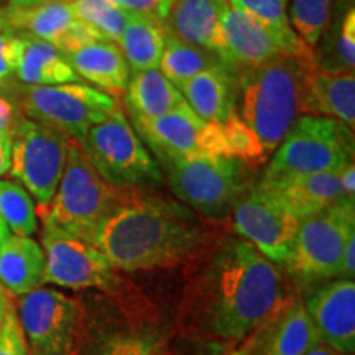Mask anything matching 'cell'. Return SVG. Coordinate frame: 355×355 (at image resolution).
<instances>
[{
	"instance_id": "cell-1",
	"label": "cell",
	"mask_w": 355,
	"mask_h": 355,
	"mask_svg": "<svg viewBox=\"0 0 355 355\" xmlns=\"http://www.w3.org/2000/svg\"><path fill=\"white\" fill-rule=\"evenodd\" d=\"M290 303L277 263L243 239H230L186 286L178 327L204 343H241Z\"/></svg>"
},
{
	"instance_id": "cell-2",
	"label": "cell",
	"mask_w": 355,
	"mask_h": 355,
	"mask_svg": "<svg viewBox=\"0 0 355 355\" xmlns=\"http://www.w3.org/2000/svg\"><path fill=\"white\" fill-rule=\"evenodd\" d=\"M206 232L198 216L175 201L141 193L107 219L94 245L115 270L171 268L202 247Z\"/></svg>"
},
{
	"instance_id": "cell-3",
	"label": "cell",
	"mask_w": 355,
	"mask_h": 355,
	"mask_svg": "<svg viewBox=\"0 0 355 355\" xmlns=\"http://www.w3.org/2000/svg\"><path fill=\"white\" fill-rule=\"evenodd\" d=\"M311 63L314 58L282 56L235 71V114L257 137L266 158L303 115L304 76Z\"/></svg>"
},
{
	"instance_id": "cell-4",
	"label": "cell",
	"mask_w": 355,
	"mask_h": 355,
	"mask_svg": "<svg viewBox=\"0 0 355 355\" xmlns=\"http://www.w3.org/2000/svg\"><path fill=\"white\" fill-rule=\"evenodd\" d=\"M141 193V188L117 186L104 180L84 155L81 145L71 140L63 176L40 217L43 224L92 243L107 219Z\"/></svg>"
},
{
	"instance_id": "cell-5",
	"label": "cell",
	"mask_w": 355,
	"mask_h": 355,
	"mask_svg": "<svg viewBox=\"0 0 355 355\" xmlns=\"http://www.w3.org/2000/svg\"><path fill=\"white\" fill-rule=\"evenodd\" d=\"M173 194L207 219H222L250 186V166L241 159L199 153L158 162Z\"/></svg>"
},
{
	"instance_id": "cell-6",
	"label": "cell",
	"mask_w": 355,
	"mask_h": 355,
	"mask_svg": "<svg viewBox=\"0 0 355 355\" xmlns=\"http://www.w3.org/2000/svg\"><path fill=\"white\" fill-rule=\"evenodd\" d=\"M78 144L109 183L144 188L158 186L165 180L158 162L125 117V109L92 125Z\"/></svg>"
},
{
	"instance_id": "cell-7",
	"label": "cell",
	"mask_w": 355,
	"mask_h": 355,
	"mask_svg": "<svg viewBox=\"0 0 355 355\" xmlns=\"http://www.w3.org/2000/svg\"><path fill=\"white\" fill-rule=\"evenodd\" d=\"M354 162V130L336 119L301 115L263 173L265 180L337 171Z\"/></svg>"
},
{
	"instance_id": "cell-8",
	"label": "cell",
	"mask_w": 355,
	"mask_h": 355,
	"mask_svg": "<svg viewBox=\"0 0 355 355\" xmlns=\"http://www.w3.org/2000/svg\"><path fill=\"white\" fill-rule=\"evenodd\" d=\"M24 117L81 141L89 128L123 109L121 101L83 83L26 86L19 92Z\"/></svg>"
},
{
	"instance_id": "cell-9",
	"label": "cell",
	"mask_w": 355,
	"mask_h": 355,
	"mask_svg": "<svg viewBox=\"0 0 355 355\" xmlns=\"http://www.w3.org/2000/svg\"><path fill=\"white\" fill-rule=\"evenodd\" d=\"M354 199L343 198L300 220L285 265L293 277L324 279L340 277L344 248L355 234Z\"/></svg>"
},
{
	"instance_id": "cell-10",
	"label": "cell",
	"mask_w": 355,
	"mask_h": 355,
	"mask_svg": "<svg viewBox=\"0 0 355 355\" xmlns=\"http://www.w3.org/2000/svg\"><path fill=\"white\" fill-rule=\"evenodd\" d=\"M73 139L42 123L20 117L12 133V159L8 173L20 181L44 211L55 196Z\"/></svg>"
},
{
	"instance_id": "cell-11",
	"label": "cell",
	"mask_w": 355,
	"mask_h": 355,
	"mask_svg": "<svg viewBox=\"0 0 355 355\" xmlns=\"http://www.w3.org/2000/svg\"><path fill=\"white\" fill-rule=\"evenodd\" d=\"M19 321L30 352L73 355L84 322V309L71 296L40 286L19 298Z\"/></svg>"
},
{
	"instance_id": "cell-12",
	"label": "cell",
	"mask_w": 355,
	"mask_h": 355,
	"mask_svg": "<svg viewBox=\"0 0 355 355\" xmlns=\"http://www.w3.org/2000/svg\"><path fill=\"white\" fill-rule=\"evenodd\" d=\"M234 227L243 241L277 265L285 263L300 219L263 181L252 183L232 209Z\"/></svg>"
},
{
	"instance_id": "cell-13",
	"label": "cell",
	"mask_w": 355,
	"mask_h": 355,
	"mask_svg": "<svg viewBox=\"0 0 355 355\" xmlns=\"http://www.w3.org/2000/svg\"><path fill=\"white\" fill-rule=\"evenodd\" d=\"M42 248L44 254L43 283L71 290H102L115 293L121 279L101 250L63 230L43 224Z\"/></svg>"
},
{
	"instance_id": "cell-14",
	"label": "cell",
	"mask_w": 355,
	"mask_h": 355,
	"mask_svg": "<svg viewBox=\"0 0 355 355\" xmlns=\"http://www.w3.org/2000/svg\"><path fill=\"white\" fill-rule=\"evenodd\" d=\"M224 60L232 68H255L282 56L313 58L308 46L296 32H279L239 8L227 7L222 15Z\"/></svg>"
},
{
	"instance_id": "cell-15",
	"label": "cell",
	"mask_w": 355,
	"mask_h": 355,
	"mask_svg": "<svg viewBox=\"0 0 355 355\" xmlns=\"http://www.w3.org/2000/svg\"><path fill=\"white\" fill-rule=\"evenodd\" d=\"M78 337L73 355H168L170 327L152 319H119L94 324Z\"/></svg>"
},
{
	"instance_id": "cell-16",
	"label": "cell",
	"mask_w": 355,
	"mask_h": 355,
	"mask_svg": "<svg viewBox=\"0 0 355 355\" xmlns=\"http://www.w3.org/2000/svg\"><path fill=\"white\" fill-rule=\"evenodd\" d=\"M3 17L6 28L43 40L63 55L101 40L74 15L73 8L66 0H46L26 8L6 7Z\"/></svg>"
},
{
	"instance_id": "cell-17",
	"label": "cell",
	"mask_w": 355,
	"mask_h": 355,
	"mask_svg": "<svg viewBox=\"0 0 355 355\" xmlns=\"http://www.w3.org/2000/svg\"><path fill=\"white\" fill-rule=\"evenodd\" d=\"M304 309L321 344L340 355L355 350V283L340 278L327 283L306 300Z\"/></svg>"
},
{
	"instance_id": "cell-18",
	"label": "cell",
	"mask_w": 355,
	"mask_h": 355,
	"mask_svg": "<svg viewBox=\"0 0 355 355\" xmlns=\"http://www.w3.org/2000/svg\"><path fill=\"white\" fill-rule=\"evenodd\" d=\"M128 121L157 162L204 153V132L207 122L193 109L178 110L162 117L145 119L128 115Z\"/></svg>"
},
{
	"instance_id": "cell-19",
	"label": "cell",
	"mask_w": 355,
	"mask_h": 355,
	"mask_svg": "<svg viewBox=\"0 0 355 355\" xmlns=\"http://www.w3.org/2000/svg\"><path fill=\"white\" fill-rule=\"evenodd\" d=\"M303 115H321L355 128V73H336L311 63L306 69Z\"/></svg>"
},
{
	"instance_id": "cell-20",
	"label": "cell",
	"mask_w": 355,
	"mask_h": 355,
	"mask_svg": "<svg viewBox=\"0 0 355 355\" xmlns=\"http://www.w3.org/2000/svg\"><path fill=\"white\" fill-rule=\"evenodd\" d=\"M227 7V0H176L162 24L171 37L207 48L224 58L220 21Z\"/></svg>"
},
{
	"instance_id": "cell-21",
	"label": "cell",
	"mask_w": 355,
	"mask_h": 355,
	"mask_svg": "<svg viewBox=\"0 0 355 355\" xmlns=\"http://www.w3.org/2000/svg\"><path fill=\"white\" fill-rule=\"evenodd\" d=\"M340 170L290 175L275 180L261 178V181L301 220L345 198L340 183Z\"/></svg>"
},
{
	"instance_id": "cell-22",
	"label": "cell",
	"mask_w": 355,
	"mask_h": 355,
	"mask_svg": "<svg viewBox=\"0 0 355 355\" xmlns=\"http://www.w3.org/2000/svg\"><path fill=\"white\" fill-rule=\"evenodd\" d=\"M81 79L92 83L96 89L121 101L130 79V68L117 43L97 40L64 55Z\"/></svg>"
},
{
	"instance_id": "cell-23",
	"label": "cell",
	"mask_w": 355,
	"mask_h": 355,
	"mask_svg": "<svg viewBox=\"0 0 355 355\" xmlns=\"http://www.w3.org/2000/svg\"><path fill=\"white\" fill-rule=\"evenodd\" d=\"M252 337V355H306L321 344L316 327L300 301H291L272 322Z\"/></svg>"
},
{
	"instance_id": "cell-24",
	"label": "cell",
	"mask_w": 355,
	"mask_h": 355,
	"mask_svg": "<svg viewBox=\"0 0 355 355\" xmlns=\"http://www.w3.org/2000/svg\"><path fill=\"white\" fill-rule=\"evenodd\" d=\"M193 112L206 122H225L235 114V69L214 68L178 86Z\"/></svg>"
},
{
	"instance_id": "cell-25",
	"label": "cell",
	"mask_w": 355,
	"mask_h": 355,
	"mask_svg": "<svg viewBox=\"0 0 355 355\" xmlns=\"http://www.w3.org/2000/svg\"><path fill=\"white\" fill-rule=\"evenodd\" d=\"M44 254L32 237L10 235L0 245V283L8 295L20 296L43 285Z\"/></svg>"
},
{
	"instance_id": "cell-26",
	"label": "cell",
	"mask_w": 355,
	"mask_h": 355,
	"mask_svg": "<svg viewBox=\"0 0 355 355\" xmlns=\"http://www.w3.org/2000/svg\"><path fill=\"white\" fill-rule=\"evenodd\" d=\"M123 102L128 115L155 119L189 109L188 102L159 69L132 71Z\"/></svg>"
},
{
	"instance_id": "cell-27",
	"label": "cell",
	"mask_w": 355,
	"mask_h": 355,
	"mask_svg": "<svg viewBox=\"0 0 355 355\" xmlns=\"http://www.w3.org/2000/svg\"><path fill=\"white\" fill-rule=\"evenodd\" d=\"M314 63L336 73L355 69V8L354 0H344L329 26L313 46Z\"/></svg>"
},
{
	"instance_id": "cell-28",
	"label": "cell",
	"mask_w": 355,
	"mask_h": 355,
	"mask_svg": "<svg viewBox=\"0 0 355 355\" xmlns=\"http://www.w3.org/2000/svg\"><path fill=\"white\" fill-rule=\"evenodd\" d=\"M165 40L166 32L162 20L145 13L128 12L119 46L123 51L130 73L158 69Z\"/></svg>"
},
{
	"instance_id": "cell-29",
	"label": "cell",
	"mask_w": 355,
	"mask_h": 355,
	"mask_svg": "<svg viewBox=\"0 0 355 355\" xmlns=\"http://www.w3.org/2000/svg\"><path fill=\"white\" fill-rule=\"evenodd\" d=\"M24 55L17 68V79L25 86H58L81 79L63 53L53 44L28 35H24Z\"/></svg>"
},
{
	"instance_id": "cell-30",
	"label": "cell",
	"mask_w": 355,
	"mask_h": 355,
	"mask_svg": "<svg viewBox=\"0 0 355 355\" xmlns=\"http://www.w3.org/2000/svg\"><path fill=\"white\" fill-rule=\"evenodd\" d=\"M214 68H232V66L219 53L184 43L180 38L166 33L165 48H163L158 69L176 87L188 79L198 76L199 73Z\"/></svg>"
},
{
	"instance_id": "cell-31",
	"label": "cell",
	"mask_w": 355,
	"mask_h": 355,
	"mask_svg": "<svg viewBox=\"0 0 355 355\" xmlns=\"http://www.w3.org/2000/svg\"><path fill=\"white\" fill-rule=\"evenodd\" d=\"M0 217L13 235L32 237L38 230L37 204L17 181L0 180Z\"/></svg>"
},
{
	"instance_id": "cell-32",
	"label": "cell",
	"mask_w": 355,
	"mask_h": 355,
	"mask_svg": "<svg viewBox=\"0 0 355 355\" xmlns=\"http://www.w3.org/2000/svg\"><path fill=\"white\" fill-rule=\"evenodd\" d=\"M74 15L94 32L101 40L121 42L122 30L127 21V10L110 0H66Z\"/></svg>"
},
{
	"instance_id": "cell-33",
	"label": "cell",
	"mask_w": 355,
	"mask_h": 355,
	"mask_svg": "<svg viewBox=\"0 0 355 355\" xmlns=\"http://www.w3.org/2000/svg\"><path fill=\"white\" fill-rule=\"evenodd\" d=\"M343 2L344 0H290L288 17L291 26L300 38L313 48Z\"/></svg>"
},
{
	"instance_id": "cell-34",
	"label": "cell",
	"mask_w": 355,
	"mask_h": 355,
	"mask_svg": "<svg viewBox=\"0 0 355 355\" xmlns=\"http://www.w3.org/2000/svg\"><path fill=\"white\" fill-rule=\"evenodd\" d=\"M227 2L230 7L239 8V10L275 26L279 32H295L290 17H288V0H227Z\"/></svg>"
},
{
	"instance_id": "cell-35",
	"label": "cell",
	"mask_w": 355,
	"mask_h": 355,
	"mask_svg": "<svg viewBox=\"0 0 355 355\" xmlns=\"http://www.w3.org/2000/svg\"><path fill=\"white\" fill-rule=\"evenodd\" d=\"M24 35L3 28L0 32V92L2 89L12 87V81L17 79L21 55H24Z\"/></svg>"
},
{
	"instance_id": "cell-36",
	"label": "cell",
	"mask_w": 355,
	"mask_h": 355,
	"mask_svg": "<svg viewBox=\"0 0 355 355\" xmlns=\"http://www.w3.org/2000/svg\"><path fill=\"white\" fill-rule=\"evenodd\" d=\"M0 355H30L28 343L12 301L8 303L0 322Z\"/></svg>"
},
{
	"instance_id": "cell-37",
	"label": "cell",
	"mask_w": 355,
	"mask_h": 355,
	"mask_svg": "<svg viewBox=\"0 0 355 355\" xmlns=\"http://www.w3.org/2000/svg\"><path fill=\"white\" fill-rule=\"evenodd\" d=\"M110 2L123 10L145 13L163 21L176 0H110Z\"/></svg>"
},
{
	"instance_id": "cell-38",
	"label": "cell",
	"mask_w": 355,
	"mask_h": 355,
	"mask_svg": "<svg viewBox=\"0 0 355 355\" xmlns=\"http://www.w3.org/2000/svg\"><path fill=\"white\" fill-rule=\"evenodd\" d=\"M20 121V110L7 97L0 96V132H13Z\"/></svg>"
},
{
	"instance_id": "cell-39",
	"label": "cell",
	"mask_w": 355,
	"mask_h": 355,
	"mask_svg": "<svg viewBox=\"0 0 355 355\" xmlns=\"http://www.w3.org/2000/svg\"><path fill=\"white\" fill-rule=\"evenodd\" d=\"M12 133L13 132H0V178L10 170Z\"/></svg>"
},
{
	"instance_id": "cell-40",
	"label": "cell",
	"mask_w": 355,
	"mask_h": 355,
	"mask_svg": "<svg viewBox=\"0 0 355 355\" xmlns=\"http://www.w3.org/2000/svg\"><path fill=\"white\" fill-rule=\"evenodd\" d=\"M355 275V234L349 239L347 245L344 248L343 265H340V277L354 279Z\"/></svg>"
},
{
	"instance_id": "cell-41",
	"label": "cell",
	"mask_w": 355,
	"mask_h": 355,
	"mask_svg": "<svg viewBox=\"0 0 355 355\" xmlns=\"http://www.w3.org/2000/svg\"><path fill=\"white\" fill-rule=\"evenodd\" d=\"M340 183H343V189L345 198L354 199L355 201V165L347 163L343 170H340Z\"/></svg>"
},
{
	"instance_id": "cell-42",
	"label": "cell",
	"mask_w": 355,
	"mask_h": 355,
	"mask_svg": "<svg viewBox=\"0 0 355 355\" xmlns=\"http://www.w3.org/2000/svg\"><path fill=\"white\" fill-rule=\"evenodd\" d=\"M252 352H254V337L250 336L248 339H245V344H242L239 349L232 350L229 355H252Z\"/></svg>"
},
{
	"instance_id": "cell-43",
	"label": "cell",
	"mask_w": 355,
	"mask_h": 355,
	"mask_svg": "<svg viewBox=\"0 0 355 355\" xmlns=\"http://www.w3.org/2000/svg\"><path fill=\"white\" fill-rule=\"evenodd\" d=\"M46 2V0H8L7 7H13V8H26V7H33L38 6V3Z\"/></svg>"
},
{
	"instance_id": "cell-44",
	"label": "cell",
	"mask_w": 355,
	"mask_h": 355,
	"mask_svg": "<svg viewBox=\"0 0 355 355\" xmlns=\"http://www.w3.org/2000/svg\"><path fill=\"white\" fill-rule=\"evenodd\" d=\"M306 355H340V354H337L336 350H332L331 347H327V345L319 344L313 350H309V352L306 354Z\"/></svg>"
},
{
	"instance_id": "cell-45",
	"label": "cell",
	"mask_w": 355,
	"mask_h": 355,
	"mask_svg": "<svg viewBox=\"0 0 355 355\" xmlns=\"http://www.w3.org/2000/svg\"><path fill=\"white\" fill-rule=\"evenodd\" d=\"M8 303H10V300H8L6 288H3L2 283H0V319H2L3 314H6V309H7Z\"/></svg>"
},
{
	"instance_id": "cell-46",
	"label": "cell",
	"mask_w": 355,
	"mask_h": 355,
	"mask_svg": "<svg viewBox=\"0 0 355 355\" xmlns=\"http://www.w3.org/2000/svg\"><path fill=\"white\" fill-rule=\"evenodd\" d=\"M10 230H8V227H7V224L6 222L2 220V217H0V245H2L3 242L7 241L8 237H10Z\"/></svg>"
},
{
	"instance_id": "cell-47",
	"label": "cell",
	"mask_w": 355,
	"mask_h": 355,
	"mask_svg": "<svg viewBox=\"0 0 355 355\" xmlns=\"http://www.w3.org/2000/svg\"><path fill=\"white\" fill-rule=\"evenodd\" d=\"M6 28V17H3V8H0V32Z\"/></svg>"
},
{
	"instance_id": "cell-48",
	"label": "cell",
	"mask_w": 355,
	"mask_h": 355,
	"mask_svg": "<svg viewBox=\"0 0 355 355\" xmlns=\"http://www.w3.org/2000/svg\"><path fill=\"white\" fill-rule=\"evenodd\" d=\"M30 355H42V354H35V352H30Z\"/></svg>"
},
{
	"instance_id": "cell-49",
	"label": "cell",
	"mask_w": 355,
	"mask_h": 355,
	"mask_svg": "<svg viewBox=\"0 0 355 355\" xmlns=\"http://www.w3.org/2000/svg\"><path fill=\"white\" fill-rule=\"evenodd\" d=\"M2 319H3V318H2ZM2 319H0V322H2Z\"/></svg>"
},
{
	"instance_id": "cell-50",
	"label": "cell",
	"mask_w": 355,
	"mask_h": 355,
	"mask_svg": "<svg viewBox=\"0 0 355 355\" xmlns=\"http://www.w3.org/2000/svg\"><path fill=\"white\" fill-rule=\"evenodd\" d=\"M0 2H3V0H0Z\"/></svg>"
}]
</instances>
